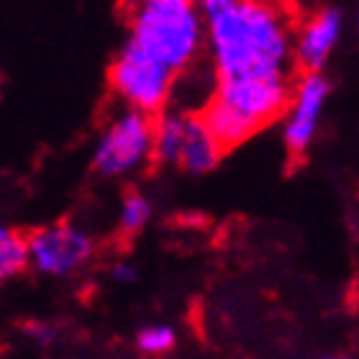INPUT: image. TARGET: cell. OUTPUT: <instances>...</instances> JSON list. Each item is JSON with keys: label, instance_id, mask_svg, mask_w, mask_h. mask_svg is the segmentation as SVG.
I'll return each instance as SVG.
<instances>
[{"label": "cell", "instance_id": "cell-8", "mask_svg": "<svg viewBox=\"0 0 359 359\" xmlns=\"http://www.w3.org/2000/svg\"><path fill=\"white\" fill-rule=\"evenodd\" d=\"M221 157H224V149L208 134L201 116L198 113L185 116V134H182V144H180L177 165L190 175H205L221 162Z\"/></svg>", "mask_w": 359, "mask_h": 359}, {"label": "cell", "instance_id": "cell-6", "mask_svg": "<svg viewBox=\"0 0 359 359\" xmlns=\"http://www.w3.org/2000/svg\"><path fill=\"white\" fill-rule=\"evenodd\" d=\"M26 247L29 259L46 275H69L93 255V241L72 226L41 229L26 241Z\"/></svg>", "mask_w": 359, "mask_h": 359}, {"label": "cell", "instance_id": "cell-5", "mask_svg": "<svg viewBox=\"0 0 359 359\" xmlns=\"http://www.w3.org/2000/svg\"><path fill=\"white\" fill-rule=\"evenodd\" d=\"M329 80L321 72H306L295 85L290 97L292 113L287 116L285 123V147L290 157H303L313 142L318 123H321V113L329 97Z\"/></svg>", "mask_w": 359, "mask_h": 359}, {"label": "cell", "instance_id": "cell-10", "mask_svg": "<svg viewBox=\"0 0 359 359\" xmlns=\"http://www.w3.org/2000/svg\"><path fill=\"white\" fill-rule=\"evenodd\" d=\"M26 264H29L26 241L13 236V233H3L0 236V285L8 283L11 277L21 275Z\"/></svg>", "mask_w": 359, "mask_h": 359}, {"label": "cell", "instance_id": "cell-14", "mask_svg": "<svg viewBox=\"0 0 359 359\" xmlns=\"http://www.w3.org/2000/svg\"><path fill=\"white\" fill-rule=\"evenodd\" d=\"M26 334H29L31 339H36L39 344H49L54 339V331L49 329V326H44V323H29V326H26Z\"/></svg>", "mask_w": 359, "mask_h": 359}, {"label": "cell", "instance_id": "cell-15", "mask_svg": "<svg viewBox=\"0 0 359 359\" xmlns=\"http://www.w3.org/2000/svg\"><path fill=\"white\" fill-rule=\"evenodd\" d=\"M3 233H8V231H6V229H3V224H0V236H3Z\"/></svg>", "mask_w": 359, "mask_h": 359}, {"label": "cell", "instance_id": "cell-4", "mask_svg": "<svg viewBox=\"0 0 359 359\" xmlns=\"http://www.w3.org/2000/svg\"><path fill=\"white\" fill-rule=\"evenodd\" d=\"M151 128L149 113L144 111H126L97 144L93 154V167L105 177L126 175L142 165L151 154Z\"/></svg>", "mask_w": 359, "mask_h": 359}, {"label": "cell", "instance_id": "cell-9", "mask_svg": "<svg viewBox=\"0 0 359 359\" xmlns=\"http://www.w3.org/2000/svg\"><path fill=\"white\" fill-rule=\"evenodd\" d=\"M185 134V113H165L151 128V154L159 165H177Z\"/></svg>", "mask_w": 359, "mask_h": 359}, {"label": "cell", "instance_id": "cell-2", "mask_svg": "<svg viewBox=\"0 0 359 359\" xmlns=\"http://www.w3.org/2000/svg\"><path fill=\"white\" fill-rule=\"evenodd\" d=\"M203 36L195 0H136L123 46L180 75L201 52Z\"/></svg>", "mask_w": 359, "mask_h": 359}, {"label": "cell", "instance_id": "cell-7", "mask_svg": "<svg viewBox=\"0 0 359 359\" xmlns=\"http://www.w3.org/2000/svg\"><path fill=\"white\" fill-rule=\"evenodd\" d=\"M344 15L339 8H323L306 23L303 34L298 36V46L292 52V60L298 62L303 72H321L326 60L331 57L334 46L341 39Z\"/></svg>", "mask_w": 359, "mask_h": 359}, {"label": "cell", "instance_id": "cell-3", "mask_svg": "<svg viewBox=\"0 0 359 359\" xmlns=\"http://www.w3.org/2000/svg\"><path fill=\"white\" fill-rule=\"evenodd\" d=\"M177 75L144 60L142 54L121 46L118 57L111 67V85L131 108L144 113H157L167 103Z\"/></svg>", "mask_w": 359, "mask_h": 359}, {"label": "cell", "instance_id": "cell-1", "mask_svg": "<svg viewBox=\"0 0 359 359\" xmlns=\"http://www.w3.org/2000/svg\"><path fill=\"white\" fill-rule=\"evenodd\" d=\"M216 85L292 80L290 23L275 0H229L203 18Z\"/></svg>", "mask_w": 359, "mask_h": 359}, {"label": "cell", "instance_id": "cell-11", "mask_svg": "<svg viewBox=\"0 0 359 359\" xmlns=\"http://www.w3.org/2000/svg\"><path fill=\"white\" fill-rule=\"evenodd\" d=\"M151 216V203L142 193H128L121 205V231L136 233L139 229L147 226Z\"/></svg>", "mask_w": 359, "mask_h": 359}, {"label": "cell", "instance_id": "cell-12", "mask_svg": "<svg viewBox=\"0 0 359 359\" xmlns=\"http://www.w3.org/2000/svg\"><path fill=\"white\" fill-rule=\"evenodd\" d=\"M175 329L165 323H154V326H144L136 334V346L147 354H165L175 346Z\"/></svg>", "mask_w": 359, "mask_h": 359}, {"label": "cell", "instance_id": "cell-13", "mask_svg": "<svg viewBox=\"0 0 359 359\" xmlns=\"http://www.w3.org/2000/svg\"><path fill=\"white\" fill-rule=\"evenodd\" d=\"M111 277L121 285L134 283V280H136V267H134V264H128V262H118L116 267H113Z\"/></svg>", "mask_w": 359, "mask_h": 359}]
</instances>
